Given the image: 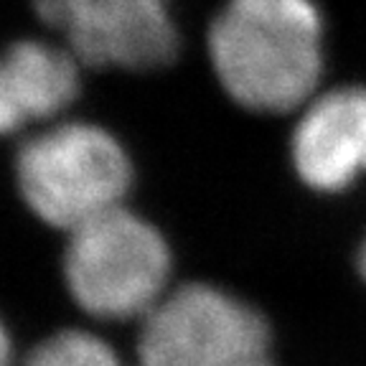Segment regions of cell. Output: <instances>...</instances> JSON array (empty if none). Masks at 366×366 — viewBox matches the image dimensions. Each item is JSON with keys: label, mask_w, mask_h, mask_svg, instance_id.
Returning <instances> with one entry per match:
<instances>
[{"label": "cell", "mask_w": 366, "mask_h": 366, "mask_svg": "<svg viewBox=\"0 0 366 366\" xmlns=\"http://www.w3.org/2000/svg\"><path fill=\"white\" fill-rule=\"evenodd\" d=\"M206 46L222 89L252 112L305 107L323 76V16L315 0H227Z\"/></svg>", "instance_id": "cell-1"}, {"label": "cell", "mask_w": 366, "mask_h": 366, "mask_svg": "<svg viewBox=\"0 0 366 366\" xmlns=\"http://www.w3.org/2000/svg\"><path fill=\"white\" fill-rule=\"evenodd\" d=\"M84 66L153 71L176 61L171 0H31Z\"/></svg>", "instance_id": "cell-5"}, {"label": "cell", "mask_w": 366, "mask_h": 366, "mask_svg": "<svg viewBox=\"0 0 366 366\" xmlns=\"http://www.w3.org/2000/svg\"><path fill=\"white\" fill-rule=\"evenodd\" d=\"M297 178L336 194L366 173V86H338L305 104L290 137Z\"/></svg>", "instance_id": "cell-6"}, {"label": "cell", "mask_w": 366, "mask_h": 366, "mask_svg": "<svg viewBox=\"0 0 366 366\" xmlns=\"http://www.w3.org/2000/svg\"><path fill=\"white\" fill-rule=\"evenodd\" d=\"M64 277L84 313L145 318L168 295L171 249L153 224L117 206L69 232Z\"/></svg>", "instance_id": "cell-3"}, {"label": "cell", "mask_w": 366, "mask_h": 366, "mask_svg": "<svg viewBox=\"0 0 366 366\" xmlns=\"http://www.w3.org/2000/svg\"><path fill=\"white\" fill-rule=\"evenodd\" d=\"M81 66L69 46L23 39L6 51L0 66V125L18 132L49 122L74 102Z\"/></svg>", "instance_id": "cell-7"}, {"label": "cell", "mask_w": 366, "mask_h": 366, "mask_svg": "<svg viewBox=\"0 0 366 366\" xmlns=\"http://www.w3.org/2000/svg\"><path fill=\"white\" fill-rule=\"evenodd\" d=\"M359 269H361V274H364V280H366V242H364V247H361V252H359Z\"/></svg>", "instance_id": "cell-9"}, {"label": "cell", "mask_w": 366, "mask_h": 366, "mask_svg": "<svg viewBox=\"0 0 366 366\" xmlns=\"http://www.w3.org/2000/svg\"><path fill=\"white\" fill-rule=\"evenodd\" d=\"M23 366H122V361L94 333L61 331L39 343Z\"/></svg>", "instance_id": "cell-8"}, {"label": "cell", "mask_w": 366, "mask_h": 366, "mask_svg": "<svg viewBox=\"0 0 366 366\" xmlns=\"http://www.w3.org/2000/svg\"><path fill=\"white\" fill-rule=\"evenodd\" d=\"M135 366H274L272 338L249 303L191 282L143 318Z\"/></svg>", "instance_id": "cell-4"}, {"label": "cell", "mask_w": 366, "mask_h": 366, "mask_svg": "<svg viewBox=\"0 0 366 366\" xmlns=\"http://www.w3.org/2000/svg\"><path fill=\"white\" fill-rule=\"evenodd\" d=\"M16 181L41 222L74 232L122 206L132 186V160L104 127L56 122L23 140L16 153Z\"/></svg>", "instance_id": "cell-2"}]
</instances>
